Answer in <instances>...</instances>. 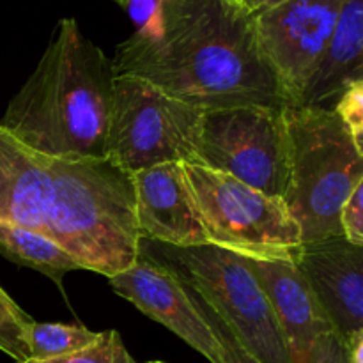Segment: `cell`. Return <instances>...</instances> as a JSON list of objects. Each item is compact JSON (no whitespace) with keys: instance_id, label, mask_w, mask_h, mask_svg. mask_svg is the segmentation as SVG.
<instances>
[{"instance_id":"obj_1","label":"cell","mask_w":363,"mask_h":363,"mask_svg":"<svg viewBox=\"0 0 363 363\" xmlns=\"http://www.w3.org/2000/svg\"><path fill=\"white\" fill-rule=\"evenodd\" d=\"M116 77H135L201 110L294 105L266 59L254 16L225 0H163L158 21L116 48Z\"/></svg>"},{"instance_id":"obj_2","label":"cell","mask_w":363,"mask_h":363,"mask_svg":"<svg viewBox=\"0 0 363 363\" xmlns=\"http://www.w3.org/2000/svg\"><path fill=\"white\" fill-rule=\"evenodd\" d=\"M113 80L112 59L85 38L77 20L62 18L0 128L43 155L105 158Z\"/></svg>"},{"instance_id":"obj_3","label":"cell","mask_w":363,"mask_h":363,"mask_svg":"<svg viewBox=\"0 0 363 363\" xmlns=\"http://www.w3.org/2000/svg\"><path fill=\"white\" fill-rule=\"evenodd\" d=\"M43 234L82 269L110 279L130 268L142 241L130 174L106 158L53 156Z\"/></svg>"},{"instance_id":"obj_4","label":"cell","mask_w":363,"mask_h":363,"mask_svg":"<svg viewBox=\"0 0 363 363\" xmlns=\"http://www.w3.org/2000/svg\"><path fill=\"white\" fill-rule=\"evenodd\" d=\"M289 179L284 202L296 220L301 243L342 238L340 209L363 183V151L335 110L289 105Z\"/></svg>"},{"instance_id":"obj_5","label":"cell","mask_w":363,"mask_h":363,"mask_svg":"<svg viewBox=\"0 0 363 363\" xmlns=\"http://www.w3.org/2000/svg\"><path fill=\"white\" fill-rule=\"evenodd\" d=\"M208 245L248 259L296 262L301 233L284 199L254 190L229 174L183 163Z\"/></svg>"},{"instance_id":"obj_6","label":"cell","mask_w":363,"mask_h":363,"mask_svg":"<svg viewBox=\"0 0 363 363\" xmlns=\"http://www.w3.org/2000/svg\"><path fill=\"white\" fill-rule=\"evenodd\" d=\"M149 255L183 277L255 360L291 363L272 307L245 257L213 245L177 248L160 243Z\"/></svg>"},{"instance_id":"obj_7","label":"cell","mask_w":363,"mask_h":363,"mask_svg":"<svg viewBox=\"0 0 363 363\" xmlns=\"http://www.w3.org/2000/svg\"><path fill=\"white\" fill-rule=\"evenodd\" d=\"M204 110L135 77H116L105 158L133 176L162 163H195Z\"/></svg>"},{"instance_id":"obj_8","label":"cell","mask_w":363,"mask_h":363,"mask_svg":"<svg viewBox=\"0 0 363 363\" xmlns=\"http://www.w3.org/2000/svg\"><path fill=\"white\" fill-rule=\"evenodd\" d=\"M195 165L229 174L254 190L284 199L289 179L284 108L241 105L204 110Z\"/></svg>"},{"instance_id":"obj_9","label":"cell","mask_w":363,"mask_h":363,"mask_svg":"<svg viewBox=\"0 0 363 363\" xmlns=\"http://www.w3.org/2000/svg\"><path fill=\"white\" fill-rule=\"evenodd\" d=\"M346 0H286L255 14L259 45L296 105Z\"/></svg>"},{"instance_id":"obj_10","label":"cell","mask_w":363,"mask_h":363,"mask_svg":"<svg viewBox=\"0 0 363 363\" xmlns=\"http://www.w3.org/2000/svg\"><path fill=\"white\" fill-rule=\"evenodd\" d=\"M113 293L133 303L211 363H223L222 347L170 266L142 250L137 261L108 279Z\"/></svg>"},{"instance_id":"obj_11","label":"cell","mask_w":363,"mask_h":363,"mask_svg":"<svg viewBox=\"0 0 363 363\" xmlns=\"http://www.w3.org/2000/svg\"><path fill=\"white\" fill-rule=\"evenodd\" d=\"M140 240L186 248L208 245L183 163H162L131 176Z\"/></svg>"},{"instance_id":"obj_12","label":"cell","mask_w":363,"mask_h":363,"mask_svg":"<svg viewBox=\"0 0 363 363\" xmlns=\"http://www.w3.org/2000/svg\"><path fill=\"white\" fill-rule=\"evenodd\" d=\"M296 268L344 342L363 335V247L344 238L301 245Z\"/></svg>"},{"instance_id":"obj_13","label":"cell","mask_w":363,"mask_h":363,"mask_svg":"<svg viewBox=\"0 0 363 363\" xmlns=\"http://www.w3.org/2000/svg\"><path fill=\"white\" fill-rule=\"evenodd\" d=\"M245 262L272 307L291 363H305L315 340L333 332L311 286L294 262L248 257Z\"/></svg>"},{"instance_id":"obj_14","label":"cell","mask_w":363,"mask_h":363,"mask_svg":"<svg viewBox=\"0 0 363 363\" xmlns=\"http://www.w3.org/2000/svg\"><path fill=\"white\" fill-rule=\"evenodd\" d=\"M52 162L0 128V223L45 233Z\"/></svg>"},{"instance_id":"obj_15","label":"cell","mask_w":363,"mask_h":363,"mask_svg":"<svg viewBox=\"0 0 363 363\" xmlns=\"http://www.w3.org/2000/svg\"><path fill=\"white\" fill-rule=\"evenodd\" d=\"M363 80V0H346L296 105L333 110L347 87Z\"/></svg>"},{"instance_id":"obj_16","label":"cell","mask_w":363,"mask_h":363,"mask_svg":"<svg viewBox=\"0 0 363 363\" xmlns=\"http://www.w3.org/2000/svg\"><path fill=\"white\" fill-rule=\"evenodd\" d=\"M0 255L14 264L32 268L50 277L59 286L66 273L82 269L80 264L52 238L11 223H0Z\"/></svg>"},{"instance_id":"obj_17","label":"cell","mask_w":363,"mask_h":363,"mask_svg":"<svg viewBox=\"0 0 363 363\" xmlns=\"http://www.w3.org/2000/svg\"><path fill=\"white\" fill-rule=\"evenodd\" d=\"M98 339V332H91L82 325L32 321L27 332L28 354H30L28 360L46 362L67 357L92 346Z\"/></svg>"},{"instance_id":"obj_18","label":"cell","mask_w":363,"mask_h":363,"mask_svg":"<svg viewBox=\"0 0 363 363\" xmlns=\"http://www.w3.org/2000/svg\"><path fill=\"white\" fill-rule=\"evenodd\" d=\"M32 325L30 315L25 314L13 298L0 287V351L9 354L16 363L27 362V332Z\"/></svg>"},{"instance_id":"obj_19","label":"cell","mask_w":363,"mask_h":363,"mask_svg":"<svg viewBox=\"0 0 363 363\" xmlns=\"http://www.w3.org/2000/svg\"><path fill=\"white\" fill-rule=\"evenodd\" d=\"M179 279H181V282H183L186 293L190 294L191 301H194V305H195V308L199 311V314H201L202 319L208 323V326L211 328L213 335H215V339L218 340L220 347H222L223 363H261L259 360H255V358L252 357L247 350H245L243 344L238 340V337L234 335L233 330L227 326V323L223 321V319L220 318V315L216 314V312L213 311V308L209 307L204 300H202L201 294H199L197 291H195L194 287H191L190 284L183 279V277H179Z\"/></svg>"},{"instance_id":"obj_20","label":"cell","mask_w":363,"mask_h":363,"mask_svg":"<svg viewBox=\"0 0 363 363\" xmlns=\"http://www.w3.org/2000/svg\"><path fill=\"white\" fill-rule=\"evenodd\" d=\"M21 363H137L128 353L123 342V337L116 330L99 332V339L92 346L67 354V357L53 358L46 362H21Z\"/></svg>"},{"instance_id":"obj_21","label":"cell","mask_w":363,"mask_h":363,"mask_svg":"<svg viewBox=\"0 0 363 363\" xmlns=\"http://www.w3.org/2000/svg\"><path fill=\"white\" fill-rule=\"evenodd\" d=\"M333 110L344 126L350 130L357 147L363 151V80L351 84L335 103Z\"/></svg>"},{"instance_id":"obj_22","label":"cell","mask_w":363,"mask_h":363,"mask_svg":"<svg viewBox=\"0 0 363 363\" xmlns=\"http://www.w3.org/2000/svg\"><path fill=\"white\" fill-rule=\"evenodd\" d=\"M342 238L354 247H363V183L354 188L340 209Z\"/></svg>"},{"instance_id":"obj_23","label":"cell","mask_w":363,"mask_h":363,"mask_svg":"<svg viewBox=\"0 0 363 363\" xmlns=\"http://www.w3.org/2000/svg\"><path fill=\"white\" fill-rule=\"evenodd\" d=\"M305 363H350L347 346L335 332L319 337Z\"/></svg>"},{"instance_id":"obj_24","label":"cell","mask_w":363,"mask_h":363,"mask_svg":"<svg viewBox=\"0 0 363 363\" xmlns=\"http://www.w3.org/2000/svg\"><path fill=\"white\" fill-rule=\"evenodd\" d=\"M282 2H286V0H243V4H241V6H243L245 9L252 14V16H255V14L262 13V11L272 9V7L279 6V4H282Z\"/></svg>"},{"instance_id":"obj_25","label":"cell","mask_w":363,"mask_h":363,"mask_svg":"<svg viewBox=\"0 0 363 363\" xmlns=\"http://www.w3.org/2000/svg\"><path fill=\"white\" fill-rule=\"evenodd\" d=\"M350 363H363V335L354 337L346 344Z\"/></svg>"},{"instance_id":"obj_26","label":"cell","mask_w":363,"mask_h":363,"mask_svg":"<svg viewBox=\"0 0 363 363\" xmlns=\"http://www.w3.org/2000/svg\"><path fill=\"white\" fill-rule=\"evenodd\" d=\"M113 2L119 4V6L123 7V9H124V7H126V2H128V0H113Z\"/></svg>"},{"instance_id":"obj_27","label":"cell","mask_w":363,"mask_h":363,"mask_svg":"<svg viewBox=\"0 0 363 363\" xmlns=\"http://www.w3.org/2000/svg\"><path fill=\"white\" fill-rule=\"evenodd\" d=\"M225 2H230V4H238V6H241V4H243V0H225Z\"/></svg>"},{"instance_id":"obj_28","label":"cell","mask_w":363,"mask_h":363,"mask_svg":"<svg viewBox=\"0 0 363 363\" xmlns=\"http://www.w3.org/2000/svg\"><path fill=\"white\" fill-rule=\"evenodd\" d=\"M147 363H163V362H147Z\"/></svg>"},{"instance_id":"obj_29","label":"cell","mask_w":363,"mask_h":363,"mask_svg":"<svg viewBox=\"0 0 363 363\" xmlns=\"http://www.w3.org/2000/svg\"><path fill=\"white\" fill-rule=\"evenodd\" d=\"M162 2H163V0H162Z\"/></svg>"}]
</instances>
